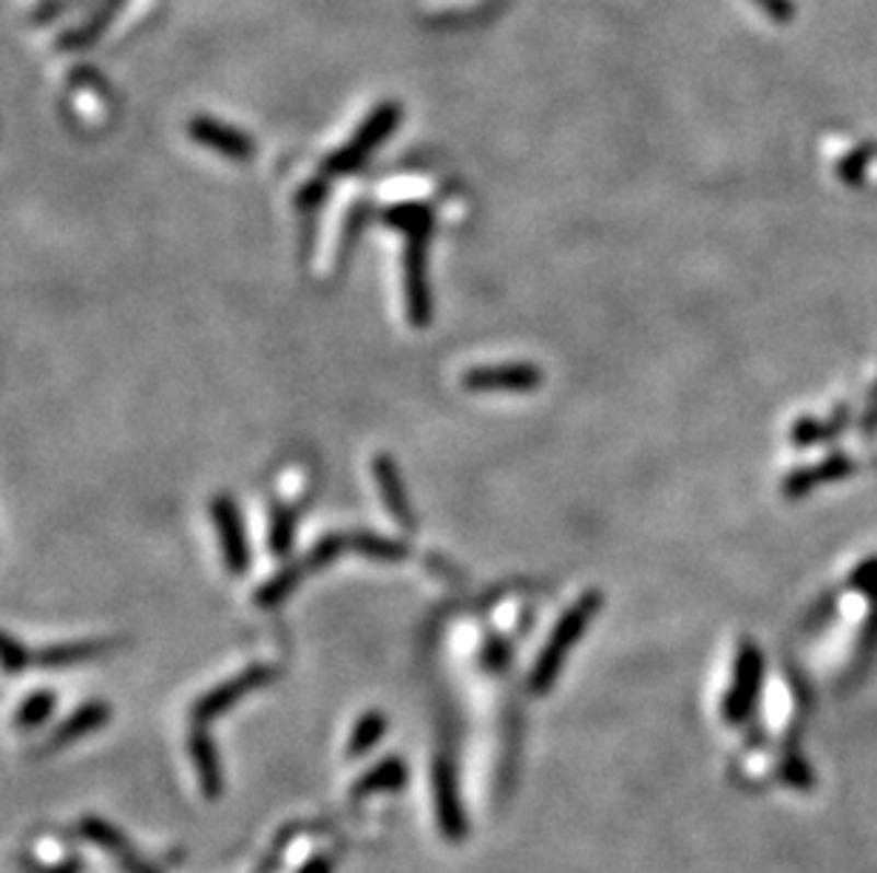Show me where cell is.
I'll return each mask as SVG.
<instances>
[{"label":"cell","instance_id":"obj_1","mask_svg":"<svg viewBox=\"0 0 877 873\" xmlns=\"http://www.w3.org/2000/svg\"><path fill=\"white\" fill-rule=\"evenodd\" d=\"M599 604H602L599 590H588V593H582V598L574 604L572 610H565V616L559 618L554 632H551L549 644H545L543 652H540L534 670H531V680H529L531 692L545 695L551 686H554L559 670H563L565 655L574 650V644L579 641V636H582V630L588 627V621L597 616Z\"/></svg>","mask_w":877,"mask_h":873},{"label":"cell","instance_id":"obj_26","mask_svg":"<svg viewBox=\"0 0 877 873\" xmlns=\"http://www.w3.org/2000/svg\"><path fill=\"white\" fill-rule=\"evenodd\" d=\"M299 873H333V862L327 857H313Z\"/></svg>","mask_w":877,"mask_h":873},{"label":"cell","instance_id":"obj_24","mask_svg":"<svg viewBox=\"0 0 877 873\" xmlns=\"http://www.w3.org/2000/svg\"><path fill=\"white\" fill-rule=\"evenodd\" d=\"M324 194H327V185H324V182H310V185L299 194V205H304V208L319 205V201L324 199Z\"/></svg>","mask_w":877,"mask_h":873},{"label":"cell","instance_id":"obj_13","mask_svg":"<svg viewBox=\"0 0 877 873\" xmlns=\"http://www.w3.org/2000/svg\"><path fill=\"white\" fill-rule=\"evenodd\" d=\"M406 785V763L401 757H386L378 766L361 775L353 785V798L361 800L369 794H381V791H397Z\"/></svg>","mask_w":877,"mask_h":873},{"label":"cell","instance_id":"obj_7","mask_svg":"<svg viewBox=\"0 0 877 873\" xmlns=\"http://www.w3.org/2000/svg\"><path fill=\"white\" fill-rule=\"evenodd\" d=\"M77 831L83 834L85 839H91L94 846L103 848L105 853H112L114 860L119 862V871L123 873H160L140 851H134L131 842H128L114 825L105 823V819L100 817L80 819V828H77Z\"/></svg>","mask_w":877,"mask_h":873},{"label":"cell","instance_id":"obj_6","mask_svg":"<svg viewBox=\"0 0 877 873\" xmlns=\"http://www.w3.org/2000/svg\"><path fill=\"white\" fill-rule=\"evenodd\" d=\"M543 383V372L536 363H495V366H474L463 374V386L472 392H531Z\"/></svg>","mask_w":877,"mask_h":873},{"label":"cell","instance_id":"obj_19","mask_svg":"<svg viewBox=\"0 0 877 873\" xmlns=\"http://www.w3.org/2000/svg\"><path fill=\"white\" fill-rule=\"evenodd\" d=\"M296 542V516L290 508L276 505L270 513V534H267V545H270L273 556H287Z\"/></svg>","mask_w":877,"mask_h":873},{"label":"cell","instance_id":"obj_23","mask_svg":"<svg viewBox=\"0 0 877 873\" xmlns=\"http://www.w3.org/2000/svg\"><path fill=\"white\" fill-rule=\"evenodd\" d=\"M509 644L503 641V638H492L486 647V664L492 666V670H506V664H509Z\"/></svg>","mask_w":877,"mask_h":873},{"label":"cell","instance_id":"obj_25","mask_svg":"<svg viewBox=\"0 0 877 873\" xmlns=\"http://www.w3.org/2000/svg\"><path fill=\"white\" fill-rule=\"evenodd\" d=\"M80 868H83V862L71 857L69 862H60V865H32L28 873H80Z\"/></svg>","mask_w":877,"mask_h":873},{"label":"cell","instance_id":"obj_8","mask_svg":"<svg viewBox=\"0 0 877 873\" xmlns=\"http://www.w3.org/2000/svg\"><path fill=\"white\" fill-rule=\"evenodd\" d=\"M435 780V800H438V823L443 837L449 839H463L466 834V814H463V805H460V794H458V780H454V769L452 763L446 757H438L432 771Z\"/></svg>","mask_w":877,"mask_h":873},{"label":"cell","instance_id":"obj_17","mask_svg":"<svg viewBox=\"0 0 877 873\" xmlns=\"http://www.w3.org/2000/svg\"><path fill=\"white\" fill-rule=\"evenodd\" d=\"M383 222L401 230L404 236H429L435 219L426 205H395L383 213Z\"/></svg>","mask_w":877,"mask_h":873},{"label":"cell","instance_id":"obj_10","mask_svg":"<svg viewBox=\"0 0 877 873\" xmlns=\"http://www.w3.org/2000/svg\"><path fill=\"white\" fill-rule=\"evenodd\" d=\"M372 474H376L378 491H381L383 505L392 513V520L401 527H406V531H412L415 527V513L409 508V497H406L404 479H401L395 459L390 454H378L376 463H372Z\"/></svg>","mask_w":877,"mask_h":873},{"label":"cell","instance_id":"obj_9","mask_svg":"<svg viewBox=\"0 0 877 873\" xmlns=\"http://www.w3.org/2000/svg\"><path fill=\"white\" fill-rule=\"evenodd\" d=\"M188 131L199 146L214 148V151L222 153V156H230V160H251L253 156V139L239 131V128L217 123L214 117L191 119Z\"/></svg>","mask_w":877,"mask_h":873},{"label":"cell","instance_id":"obj_3","mask_svg":"<svg viewBox=\"0 0 877 873\" xmlns=\"http://www.w3.org/2000/svg\"><path fill=\"white\" fill-rule=\"evenodd\" d=\"M273 678H276V670H273V666L267 664L247 666L244 673L233 675V678L224 680V684H219L217 689H210V692H205L203 698L196 700L194 709H191V721H194V726H208L210 721H217L219 714L228 712L230 707H236L244 695L256 692V689L270 684Z\"/></svg>","mask_w":877,"mask_h":873},{"label":"cell","instance_id":"obj_11","mask_svg":"<svg viewBox=\"0 0 877 873\" xmlns=\"http://www.w3.org/2000/svg\"><path fill=\"white\" fill-rule=\"evenodd\" d=\"M188 748L203 791L210 800L219 798L222 794V766H219L217 746H214V741H210L203 726H194V732L188 737Z\"/></svg>","mask_w":877,"mask_h":873},{"label":"cell","instance_id":"obj_4","mask_svg":"<svg viewBox=\"0 0 877 873\" xmlns=\"http://www.w3.org/2000/svg\"><path fill=\"white\" fill-rule=\"evenodd\" d=\"M426 242L429 236H406L404 253V292H406V315L415 326L432 324V287L426 278Z\"/></svg>","mask_w":877,"mask_h":873},{"label":"cell","instance_id":"obj_12","mask_svg":"<svg viewBox=\"0 0 877 873\" xmlns=\"http://www.w3.org/2000/svg\"><path fill=\"white\" fill-rule=\"evenodd\" d=\"M108 718H112V707H108L105 700H89V703H83V707L77 709L74 714H69V718L55 729L49 748H60L66 746V743H74L80 741V737L91 735V732H97L100 726L108 723Z\"/></svg>","mask_w":877,"mask_h":873},{"label":"cell","instance_id":"obj_21","mask_svg":"<svg viewBox=\"0 0 877 873\" xmlns=\"http://www.w3.org/2000/svg\"><path fill=\"white\" fill-rule=\"evenodd\" d=\"M347 548H349V536H342V534L321 536L313 548H310V554H307V559H304L307 570L327 568L330 561L338 559V556H342Z\"/></svg>","mask_w":877,"mask_h":873},{"label":"cell","instance_id":"obj_16","mask_svg":"<svg viewBox=\"0 0 877 873\" xmlns=\"http://www.w3.org/2000/svg\"><path fill=\"white\" fill-rule=\"evenodd\" d=\"M304 570H307L304 561H301V564H287V568L279 570V573L273 575V579H267V582L262 584L256 593L258 607H262V610L279 607V604L290 596L292 590L299 587L301 579H304Z\"/></svg>","mask_w":877,"mask_h":873},{"label":"cell","instance_id":"obj_14","mask_svg":"<svg viewBox=\"0 0 877 873\" xmlns=\"http://www.w3.org/2000/svg\"><path fill=\"white\" fill-rule=\"evenodd\" d=\"M112 650V641H74V644H60V647H49L37 655V664L46 666V670H64V666H74L83 664V661L94 659V655H103V652Z\"/></svg>","mask_w":877,"mask_h":873},{"label":"cell","instance_id":"obj_22","mask_svg":"<svg viewBox=\"0 0 877 873\" xmlns=\"http://www.w3.org/2000/svg\"><path fill=\"white\" fill-rule=\"evenodd\" d=\"M32 661H35V655L28 652V647L18 641L12 632H7L3 636V666H7V673H23V670L32 666Z\"/></svg>","mask_w":877,"mask_h":873},{"label":"cell","instance_id":"obj_20","mask_svg":"<svg viewBox=\"0 0 877 873\" xmlns=\"http://www.w3.org/2000/svg\"><path fill=\"white\" fill-rule=\"evenodd\" d=\"M55 707H57V698L51 692L28 695V698L21 703V709H18V718H14V723H18L21 729H37L41 723L49 721L51 712H55Z\"/></svg>","mask_w":877,"mask_h":873},{"label":"cell","instance_id":"obj_15","mask_svg":"<svg viewBox=\"0 0 877 873\" xmlns=\"http://www.w3.org/2000/svg\"><path fill=\"white\" fill-rule=\"evenodd\" d=\"M349 548L372 561H404L409 556V548H406L404 542L390 539V536H378L372 531H358V534L349 536Z\"/></svg>","mask_w":877,"mask_h":873},{"label":"cell","instance_id":"obj_5","mask_svg":"<svg viewBox=\"0 0 877 873\" xmlns=\"http://www.w3.org/2000/svg\"><path fill=\"white\" fill-rule=\"evenodd\" d=\"M214 525H217L219 548H222V559L233 575H242L244 570L251 568V548H247V536H244L242 513H239L233 497H217L214 505Z\"/></svg>","mask_w":877,"mask_h":873},{"label":"cell","instance_id":"obj_18","mask_svg":"<svg viewBox=\"0 0 877 873\" xmlns=\"http://www.w3.org/2000/svg\"><path fill=\"white\" fill-rule=\"evenodd\" d=\"M386 723H390L386 721V714L378 712V709L361 714L356 723V729H353V735H349L347 755L356 760V757H361L364 752H369V748L376 746V743L383 737V732H386Z\"/></svg>","mask_w":877,"mask_h":873},{"label":"cell","instance_id":"obj_2","mask_svg":"<svg viewBox=\"0 0 877 873\" xmlns=\"http://www.w3.org/2000/svg\"><path fill=\"white\" fill-rule=\"evenodd\" d=\"M397 119H401V108H397L395 103H383L381 108H376V112L367 117V123L358 128L356 137L349 139V146L342 148V151H335L333 156L324 162L327 174L344 176V174H353V171H358V167L367 162L369 153L376 151L383 139L395 131Z\"/></svg>","mask_w":877,"mask_h":873}]
</instances>
